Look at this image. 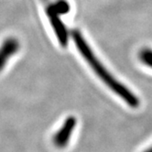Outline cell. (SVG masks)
<instances>
[{"mask_svg": "<svg viewBox=\"0 0 152 152\" xmlns=\"http://www.w3.org/2000/svg\"><path fill=\"white\" fill-rule=\"evenodd\" d=\"M71 34L76 48L78 49L83 58L89 64V66L92 68L94 72L100 78V80L103 81L108 88H110L129 106H131L132 108L138 107L140 104L139 99L132 93V91H130L126 86H125V84L119 82L104 66V64L98 60L89 44L86 42L81 32L77 29H73Z\"/></svg>", "mask_w": 152, "mask_h": 152, "instance_id": "cell-1", "label": "cell"}, {"mask_svg": "<svg viewBox=\"0 0 152 152\" xmlns=\"http://www.w3.org/2000/svg\"><path fill=\"white\" fill-rule=\"evenodd\" d=\"M76 124H77V120L72 115L68 116L65 119L61 128L53 136V143L55 145V147L59 148H63L67 147L71 139L72 134L74 131Z\"/></svg>", "mask_w": 152, "mask_h": 152, "instance_id": "cell-2", "label": "cell"}, {"mask_svg": "<svg viewBox=\"0 0 152 152\" xmlns=\"http://www.w3.org/2000/svg\"><path fill=\"white\" fill-rule=\"evenodd\" d=\"M19 50V42L15 38H8L5 39L0 46V72L5 68L7 62Z\"/></svg>", "mask_w": 152, "mask_h": 152, "instance_id": "cell-3", "label": "cell"}, {"mask_svg": "<svg viewBox=\"0 0 152 152\" xmlns=\"http://www.w3.org/2000/svg\"><path fill=\"white\" fill-rule=\"evenodd\" d=\"M139 60L147 66L152 68V50L149 48H144L139 52Z\"/></svg>", "mask_w": 152, "mask_h": 152, "instance_id": "cell-4", "label": "cell"}, {"mask_svg": "<svg viewBox=\"0 0 152 152\" xmlns=\"http://www.w3.org/2000/svg\"><path fill=\"white\" fill-rule=\"evenodd\" d=\"M54 7H55L56 11L58 12L59 15L61 14H66L70 10V7L68 3L64 0H60L56 4H54Z\"/></svg>", "mask_w": 152, "mask_h": 152, "instance_id": "cell-5", "label": "cell"}, {"mask_svg": "<svg viewBox=\"0 0 152 152\" xmlns=\"http://www.w3.org/2000/svg\"><path fill=\"white\" fill-rule=\"evenodd\" d=\"M143 152H152V146H151V147H149L148 148H147L146 150H144Z\"/></svg>", "mask_w": 152, "mask_h": 152, "instance_id": "cell-6", "label": "cell"}]
</instances>
